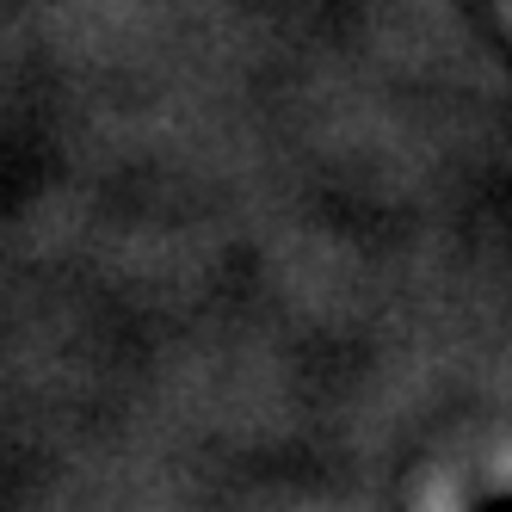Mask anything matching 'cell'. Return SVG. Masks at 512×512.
Instances as JSON below:
<instances>
[{"label": "cell", "instance_id": "1", "mask_svg": "<svg viewBox=\"0 0 512 512\" xmlns=\"http://www.w3.org/2000/svg\"><path fill=\"white\" fill-rule=\"evenodd\" d=\"M475 512H512V494H500V500H482Z\"/></svg>", "mask_w": 512, "mask_h": 512}]
</instances>
